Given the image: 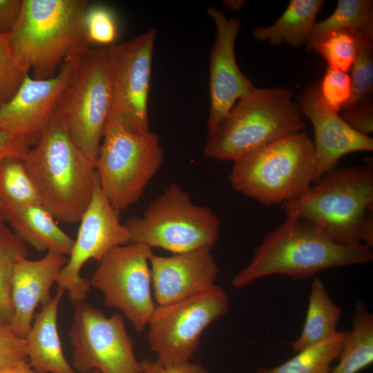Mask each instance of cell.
I'll use <instances>...</instances> for the list:
<instances>
[{"mask_svg":"<svg viewBox=\"0 0 373 373\" xmlns=\"http://www.w3.org/2000/svg\"><path fill=\"white\" fill-rule=\"evenodd\" d=\"M22 0H0V32L9 33L21 10Z\"/></svg>","mask_w":373,"mask_h":373,"instance_id":"74e56055","label":"cell"},{"mask_svg":"<svg viewBox=\"0 0 373 373\" xmlns=\"http://www.w3.org/2000/svg\"><path fill=\"white\" fill-rule=\"evenodd\" d=\"M69 336L78 373H141L122 315L106 316L85 301L75 304Z\"/></svg>","mask_w":373,"mask_h":373,"instance_id":"4fadbf2b","label":"cell"},{"mask_svg":"<svg viewBox=\"0 0 373 373\" xmlns=\"http://www.w3.org/2000/svg\"><path fill=\"white\" fill-rule=\"evenodd\" d=\"M372 260L373 251L367 245H341L315 223L287 216L263 238L250 262L233 276L231 285L242 288L274 274L301 280L325 269Z\"/></svg>","mask_w":373,"mask_h":373,"instance_id":"6da1fadb","label":"cell"},{"mask_svg":"<svg viewBox=\"0 0 373 373\" xmlns=\"http://www.w3.org/2000/svg\"><path fill=\"white\" fill-rule=\"evenodd\" d=\"M338 358L331 373H357L373 362V314L362 300L355 303L352 329Z\"/></svg>","mask_w":373,"mask_h":373,"instance_id":"cb8c5ba5","label":"cell"},{"mask_svg":"<svg viewBox=\"0 0 373 373\" xmlns=\"http://www.w3.org/2000/svg\"><path fill=\"white\" fill-rule=\"evenodd\" d=\"M341 119L354 131L370 136L373 131L372 102L358 104L341 111Z\"/></svg>","mask_w":373,"mask_h":373,"instance_id":"e575fe53","label":"cell"},{"mask_svg":"<svg viewBox=\"0 0 373 373\" xmlns=\"http://www.w3.org/2000/svg\"><path fill=\"white\" fill-rule=\"evenodd\" d=\"M212 248L201 247L163 257L149 258L151 283L157 305H166L204 293L219 273Z\"/></svg>","mask_w":373,"mask_h":373,"instance_id":"ac0fdd59","label":"cell"},{"mask_svg":"<svg viewBox=\"0 0 373 373\" xmlns=\"http://www.w3.org/2000/svg\"><path fill=\"white\" fill-rule=\"evenodd\" d=\"M29 204L41 202L21 159H5L0 163V206L3 218L7 212Z\"/></svg>","mask_w":373,"mask_h":373,"instance_id":"4316f807","label":"cell"},{"mask_svg":"<svg viewBox=\"0 0 373 373\" xmlns=\"http://www.w3.org/2000/svg\"><path fill=\"white\" fill-rule=\"evenodd\" d=\"M358 50L351 66L353 105L372 102L373 40L356 33Z\"/></svg>","mask_w":373,"mask_h":373,"instance_id":"f546056e","label":"cell"},{"mask_svg":"<svg viewBox=\"0 0 373 373\" xmlns=\"http://www.w3.org/2000/svg\"><path fill=\"white\" fill-rule=\"evenodd\" d=\"M348 333L349 330L337 331L276 367H258L256 373H331L332 364L338 358Z\"/></svg>","mask_w":373,"mask_h":373,"instance_id":"d4e9b609","label":"cell"},{"mask_svg":"<svg viewBox=\"0 0 373 373\" xmlns=\"http://www.w3.org/2000/svg\"><path fill=\"white\" fill-rule=\"evenodd\" d=\"M155 37V30L151 28L104 49L111 93L108 119L135 133L150 131L148 102Z\"/></svg>","mask_w":373,"mask_h":373,"instance_id":"8fae6325","label":"cell"},{"mask_svg":"<svg viewBox=\"0 0 373 373\" xmlns=\"http://www.w3.org/2000/svg\"><path fill=\"white\" fill-rule=\"evenodd\" d=\"M222 5L230 11H240L243 9L246 5L245 0H224Z\"/></svg>","mask_w":373,"mask_h":373,"instance_id":"60d3db41","label":"cell"},{"mask_svg":"<svg viewBox=\"0 0 373 373\" xmlns=\"http://www.w3.org/2000/svg\"><path fill=\"white\" fill-rule=\"evenodd\" d=\"M23 363H28L24 338L0 320V369Z\"/></svg>","mask_w":373,"mask_h":373,"instance_id":"836d02e7","label":"cell"},{"mask_svg":"<svg viewBox=\"0 0 373 373\" xmlns=\"http://www.w3.org/2000/svg\"><path fill=\"white\" fill-rule=\"evenodd\" d=\"M294 91L285 88L254 87L240 98L208 135L204 155L220 161L235 162L248 153L305 127Z\"/></svg>","mask_w":373,"mask_h":373,"instance_id":"277c9868","label":"cell"},{"mask_svg":"<svg viewBox=\"0 0 373 373\" xmlns=\"http://www.w3.org/2000/svg\"><path fill=\"white\" fill-rule=\"evenodd\" d=\"M87 9L86 0H22L9 35L16 57L32 78L54 77L68 57L90 48Z\"/></svg>","mask_w":373,"mask_h":373,"instance_id":"3957f363","label":"cell"},{"mask_svg":"<svg viewBox=\"0 0 373 373\" xmlns=\"http://www.w3.org/2000/svg\"><path fill=\"white\" fill-rule=\"evenodd\" d=\"M0 373H37L28 363H19L0 369Z\"/></svg>","mask_w":373,"mask_h":373,"instance_id":"ab89813d","label":"cell"},{"mask_svg":"<svg viewBox=\"0 0 373 373\" xmlns=\"http://www.w3.org/2000/svg\"><path fill=\"white\" fill-rule=\"evenodd\" d=\"M75 57H68L52 77L35 79L27 75L12 97L0 106V130L28 143L37 141L73 75Z\"/></svg>","mask_w":373,"mask_h":373,"instance_id":"2e32d148","label":"cell"},{"mask_svg":"<svg viewBox=\"0 0 373 373\" xmlns=\"http://www.w3.org/2000/svg\"><path fill=\"white\" fill-rule=\"evenodd\" d=\"M79 222L68 262L56 282L73 305L84 302L90 289L89 279L81 275L85 263L90 259L99 262L112 249L131 243L129 231L120 222L119 211L103 193L97 175L91 200Z\"/></svg>","mask_w":373,"mask_h":373,"instance_id":"5bb4252c","label":"cell"},{"mask_svg":"<svg viewBox=\"0 0 373 373\" xmlns=\"http://www.w3.org/2000/svg\"><path fill=\"white\" fill-rule=\"evenodd\" d=\"M90 373H99V372L98 371H93V372H92Z\"/></svg>","mask_w":373,"mask_h":373,"instance_id":"7bdbcfd3","label":"cell"},{"mask_svg":"<svg viewBox=\"0 0 373 373\" xmlns=\"http://www.w3.org/2000/svg\"><path fill=\"white\" fill-rule=\"evenodd\" d=\"M318 84L323 99L336 113L352 106L353 88L347 73L327 68Z\"/></svg>","mask_w":373,"mask_h":373,"instance_id":"1f68e13d","label":"cell"},{"mask_svg":"<svg viewBox=\"0 0 373 373\" xmlns=\"http://www.w3.org/2000/svg\"><path fill=\"white\" fill-rule=\"evenodd\" d=\"M164 160L157 134L132 133L108 119L95 162L103 193L115 209L126 210L140 200Z\"/></svg>","mask_w":373,"mask_h":373,"instance_id":"52a82bcc","label":"cell"},{"mask_svg":"<svg viewBox=\"0 0 373 373\" xmlns=\"http://www.w3.org/2000/svg\"><path fill=\"white\" fill-rule=\"evenodd\" d=\"M233 162L229 181L236 191L265 205L283 204L301 196L313 182L314 144L300 132Z\"/></svg>","mask_w":373,"mask_h":373,"instance_id":"8992f818","label":"cell"},{"mask_svg":"<svg viewBox=\"0 0 373 373\" xmlns=\"http://www.w3.org/2000/svg\"><path fill=\"white\" fill-rule=\"evenodd\" d=\"M21 160L42 206L62 222H79L97 178L95 163L75 145L57 111Z\"/></svg>","mask_w":373,"mask_h":373,"instance_id":"7a4b0ae2","label":"cell"},{"mask_svg":"<svg viewBox=\"0 0 373 373\" xmlns=\"http://www.w3.org/2000/svg\"><path fill=\"white\" fill-rule=\"evenodd\" d=\"M5 220L3 218V212L0 206V223H5Z\"/></svg>","mask_w":373,"mask_h":373,"instance_id":"b9f144b4","label":"cell"},{"mask_svg":"<svg viewBox=\"0 0 373 373\" xmlns=\"http://www.w3.org/2000/svg\"><path fill=\"white\" fill-rule=\"evenodd\" d=\"M323 0H291L271 25L251 30L255 39L276 46L286 44L294 48L307 44L316 24Z\"/></svg>","mask_w":373,"mask_h":373,"instance_id":"7402d4cb","label":"cell"},{"mask_svg":"<svg viewBox=\"0 0 373 373\" xmlns=\"http://www.w3.org/2000/svg\"><path fill=\"white\" fill-rule=\"evenodd\" d=\"M229 302L215 285L208 291L166 305H157L148 323L149 346L166 367L189 362L198 351L203 331L225 315Z\"/></svg>","mask_w":373,"mask_h":373,"instance_id":"30bf717a","label":"cell"},{"mask_svg":"<svg viewBox=\"0 0 373 373\" xmlns=\"http://www.w3.org/2000/svg\"><path fill=\"white\" fill-rule=\"evenodd\" d=\"M152 249L131 242L110 250L89 279L104 295V305L120 310L136 332L147 326L157 306L153 300L149 258Z\"/></svg>","mask_w":373,"mask_h":373,"instance_id":"7c38bea8","label":"cell"},{"mask_svg":"<svg viewBox=\"0 0 373 373\" xmlns=\"http://www.w3.org/2000/svg\"><path fill=\"white\" fill-rule=\"evenodd\" d=\"M27 244L5 223H0V320L10 324L12 318L11 284L18 260L28 256Z\"/></svg>","mask_w":373,"mask_h":373,"instance_id":"83f0119b","label":"cell"},{"mask_svg":"<svg viewBox=\"0 0 373 373\" xmlns=\"http://www.w3.org/2000/svg\"><path fill=\"white\" fill-rule=\"evenodd\" d=\"M15 232L38 251H53L69 256L75 240L65 233L41 204H29L4 216Z\"/></svg>","mask_w":373,"mask_h":373,"instance_id":"44dd1931","label":"cell"},{"mask_svg":"<svg viewBox=\"0 0 373 373\" xmlns=\"http://www.w3.org/2000/svg\"><path fill=\"white\" fill-rule=\"evenodd\" d=\"M131 242L173 254L213 247L220 236V221L209 208L195 204L180 186H169L147 207L141 217L124 223Z\"/></svg>","mask_w":373,"mask_h":373,"instance_id":"ba28073f","label":"cell"},{"mask_svg":"<svg viewBox=\"0 0 373 373\" xmlns=\"http://www.w3.org/2000/svg\"><path fill=\"white\" fill-rule=\"evenodd\" d=\"M216 34L210 53V106L207 119L208 135L213 133L234 104L255 87L238 66L235 43L240 28L239 19L227 18L222 10L208 8Z\"/></svg>","mask_w":373,"mask_h":373,"instance_id":"9a60e30c","label":"cell"},{"mask_svg":"<svg viewBox=\"0 0 373 373\" xmlns=\"http://www.w3.org/2000/svg\"><path fill=\"white\" fill-rule=\"evenodd\" d=\"M314 183L299 198L283 204L287 216L315 223L341 245L363 244L358 231L373 209L372 167H336Z\"/></svg>","mask_w":373,"mask_h":373,"instance_id":"5b68a950","label":"cell"},{"mask_svg":"<svg viewBox=\"0 0 373 373\" xmlns=\"http://www.w3.org/2000/svg\"><path fill=\"white\" fill-rule=\"evenodd\" d=\"M140 365L141 373H208L202 365L190 361L179 366L166 367L157 360L146 358L140 361Z\"/></svg>","mask_w":373,"mask_h":373,"instance_id":"8d00e7d4","label":"cell"},{"mask_svg":"<svg viewBox=\"0 0 373 373\" xmlns=\"http://www.w3.org/2000/svg\"><path fill=\"white\" fill-rule=\"evenodd\" d=\"M338 29H350L373 40V1L338 0L334 12L323 21L316 23L307 45L313 44L325 34Z\"/></svg>","mask_w":373,"mask_h":373,"instance_id":"484cf974","label":"cell"},{"mask_svg":"<svg viewBox=\"0 0 373 373\" xmlns=\"http://www.w3.org/2000/svg\"><path fill=\"white\" fill-rule=\"evenodd\" d=\"M28 144L21 137L0 130V163L8 157L21 159L30 149Z\"/></svg>","mask_w":373,"mask_h":373,"instance_id":"d590c367","label":"cell"},{"mask_svg":"<svg viewBox=\"0 0 373 373\" xmlns=\"http://www.w3.org/2000/svg\"><path fill=\"white\" fill-rule=\"evenodd\" d=\"M67 262L65 255L48 251L39 260L23 258L15 264L11 284L13 314L10 326L20 337L24 338L28 332L38 305L43 306L51 300V287Z\"/></svg>","mask_w":373,"mask_h":373,"instance_id":"d6986e66","label":"cell"},{"mask_svg":"<svg viewBox=\"0 0 373 373\" xmlns=\"http://www.w3.org/2000/svg\"><path fill=\"white\" fill-rule=\"evenodd\" d=\"M358 238L361 243L370 248L373 247V209L367 213L361 223Z\"/></svg>","mask_w":373,"mask_h":373,"instance_id":"f35d334b","label":"cell"},{"mask_svg":"<svg viewBox=\"0 0 373 373\" xmlns=\"http://www.w3.org/2000/svg\"><path fill=\"white\" fill-rule=\"evenodd\" d=\"M312 50L323 57L328 68L347 73L357 54L356 32L350 29L330 31L313 44Z\"/></svg>","mask_w":373,"mask_h":373,"instance_id":"f1b7e54d","label":"cell"},{"mask_svg":"<svg viewBox=\"0 0 373 373\" xmlns=\"http://www.w3.org/2000/svg\"><path fill=\"white\" fill-rule=\"evenodd\" d=\"M85 25L90 43L107 45L115 41L117 34V23L112 12L102 6L88 8Z\"/></svg>","mask_w":373,"mask_h":373,"instance_id":"d6a6232c","label":"cell"},{"mask_svg":"<svg viewBox=\"0 0 373 373\" xmlns=\"http://www.w3.org/2000/svg\"><path fill=\"white\" fill-rule=\"evenodd\" d=\"M303 114L312 124L314 132V171L313 182L336 167L348 153L372 151L373 140L351 128L323 99L318 82L307 86L298 97Z\"/></svg>","mask_w":373,"mask_h":373,"instance_id":"e0dca14e","label":"cell"},{"mask_svg":"<svg viewBox=\"0 0 373 373\" xmlns=\"http://www.w3.org/2000/svg\"><path fill=\"white\" fill-rule=\"evenodd\" d=\"M342 312V308L332 300L323 280L314 278L301 334L291 343L294 353L334 335Z\"/></svg>","mask_w":373,"mask_h":373,"instance_id":"603a6c76","label":"cell"},{"mask_svg":"<svg viewBox=\"0 0 373 373\" xmlns=\"http://www.w3.org/2000/svg\"><path fill=\"white\" fill-rule=\"evenodd\" d=\"M28 73L15 55L9 33L0 32V106L12 97Z\"/></svg>","mask_w":373,"mask_h":373,"instance_id":"4dcf8cb0","label":"cell"},{"mask_svg":"<svg viewBox=\"0 0 373 373\" xmlns=\"http://www.w3.org/2000/svg\"><path fill=\"white\" fill-rule=\"evenodd\" d=\"M66 294L57 288L51 300L37 313L24 337L28 363L37 373H78L64 356L57 328L60 300Z\"/></svg>","mask_w":373,"mask_h":373,"instance_id":"ffe728a7","label":"cell"},{"mask_svg":"<svg viewBox=\"0 0 373 373\" xmlns=\"http://www.w3.org/2000/svg\"><path fill=\"white\" fill-rule=\"evenodd\" d=\"M75 59L57 111L73 142L95 163L111 111L105 50L90 48Z\"/></svg>","mask_w":373,"mask_h":373,"instance_id":"9c48e42d","label":"cell"}]
</instances>
